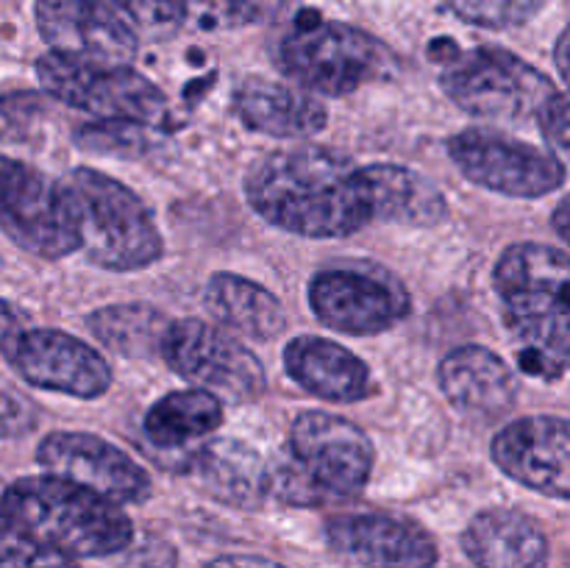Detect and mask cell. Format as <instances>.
<instances>
[{"label":"cell","mask_w":570,"mask_h":568,"mask_svg":"<svg viewBox=\"0 0 570 568\" xmlns=\"http://www.w3.org/2000/svg\"><path fill=\"white\" fill-rule=\"evenodd\" d=\"M245 198L262 221L298 237H345L376 221L362 167L315 145L256 159L245 173Z\"/></svg>","instance_id":"obj_1"},{"label":"cell","mask_w":570,"mask_h":568,"mask_svg":"<svg viewBox=\"0 0 570 568\" xmlns=\"http://www.w3.org/2000/svg\"><path fill=\"white\" fill-rule=\"evenodd\" d=\"M495 293L521 368L557 379L570 371V256L543 243H515L499 256Z\"/></svg>","instance_id":"obj_2"},{"label":"cell","mask_w":570,"mask_h":568,"mask_svg":"<svg viewBox=\"0 0 570 568\" xmlns=\"http://www.w3.org/2000/svg\"><path fill=\"white\" fill-rule=\"evenodd\" d=\"M3 527L70 557L120 555L134 540L131 518L117 501L53 473L6 488Z\"/></svg>","instance_id":"obj_3"},{"label":"cell","mask_w":570,"mask_h":568,"mask_svg":"<svg viewBox=\"0 0 570 568\" xmlns=\"http://www.w3.org/2000/svg\"><path fill=\"white\" fill-rule=\"evenodd\" d=\"M376 451L371 438L334 412H301L289 427L287 457L271 466V496L309 507L354 499L371 479Z\"/></svg>","instance_id":"obj_4"},{"label":"cell","mask_w":570,"mask_h":568,"mask_svg":"<svg viewBox=\"0 0 570 568\" xmlns=\"http://www.w3.org/2000/svg\"><path fill=\"white\" fill-rule=\"evenodd\" d=\"M81 217V251L92 265L115 273L150 267L165 243L148 206L137 193L106 173L76 167L65 178Z\"/></svg>","instance_id":"obj_5"},{"label":"cell","mask_w":570,"mask_h":568,"mask_svg":"<svg viewBox=\"0 0 570 568\" xmlns=\"http://www.w3.org/2000/svg\"><path fill=\"white\" fill-rule=\"evenodd\" d=\"M393 53L367 31L304 14L278 45V67L309 92H356L393 70Z\"/></svg>","instance_id":"obj_6"},{"label":"cell","mask_w":570,"mask_h":568,"mask_svg":"<svg viewBox=\"0 0 570 568\" xmlns=\"http://www.w3.org/2000/svg\"><path fill=\"white\" fill-rule=\"evenodd\" d=\"M443 92L468 115L495 126L538 120L560 89L546 72L504 48H476L449 61Z\"/></svg>","instance_id":"obj_7"},{"label":"cell","mask_w":570,"mask_h":568,"mask_svg":"<svg viewBox=\"0 0 570 568\" xmlns=\"http://www.w3.org/2000/svg\"><path fill=\"white\" fill-rule=\"evenodd\" d=\"M37 78L56 100L115 123L156 126L167 117V95L128 65H98L65 53H45Z\"/></svg>","instance_id":"obj_8"},{"label":"cell","mask_w":570,"mask_h":568,"mask_svg":"<svg viewBox=\"0 0 570 568\" xmlns=\"http://www.w3.org/2000/svg\"><path fill=\"white\" fill-rule=\"evenodd\" d=\"M0 223L11 243L42 259L81 251V217L70 187L11 156L0 167Z\"/></svg>","instance_id":"obj_9"},{"label":"cell","mask_w":570,"mask_h":568,"mask_svg":"<svg viewBox=\"0 0 570 568\" xmlns=\"http://www.w3.org/2000/svg\"><path fill=\"white\" fill-rule=\"evenodd\" d=\"M309 306L323 326L371 337L406 317L410 293L376 262H334L312 276Z\"/></svg>","instance_id":"obj_10"},{"label":"cell","mask_w":570,"mask_h":568,"mask_svg":"<svg viewBox=\"0 0 570 568\" xmlns=\"http://www.w3.org/2000/svg\"><path fill=\"white\" fill-rule=\"evenodd\" d=\"M161 356L178 376L232 404L256 401L265 393L267 376L259 356L232 332L198 317L170 323Z\"/></svg>","instance_id":"obj_11"},{"label":"cell","mask_w":570,"mask_h":568,"mask_svg":"<svg viewBox=\"0 0 570 568\" xmlns=\"http://www.w3.org/2000/svg\"><path fill=\"white\" fill-rule=\"evenodd\" d=\"M449 156L468 182L510 198H543L566 182V165L551 150L493 128L454 134Z\"/></svg>","instance_id":"obj_12"},{"label":"cell","mask_w":570,"mask_h":568,"mask_svg":"<svg viewBox=\"0 0 570 568\" xmlns=\"http://www.w3.org/2000/svg\"><path fill=\"white\" fill-rule=\"evenodd\" d=\"M33 20L53 53L131 65L139 37L115 0H33Z\"/></svg>","instance_id":"obj_13"},{"label":"cell","mask_w":570,"mask_h":568,"mask_svg":"<svg viewBox=\"0 0 570 568\" xmlns=\"http://www.w3.org/2000/svg\"><path fill=\"white\" fill-rule=\"evenodd\" d=\"M37 462L45 473L83 484L117 505H139L150 496V473L100 434L50 432L37 445Z\"/></svg>","instance_id":"obj_14"},{"label":"cell","mask_w":570,"mask_h":568,"mask_svg":"<svg viewBox=\"0 0 570 568\" xmlns=\"http://www.w3.org/2000/svg\"><path fill=\"white\" fill-rule=\"evenodd\" d=\"M33 388L76 399H98L111 388V368L92 345L59 329H28L6 354Z\"/></svg>","instance_id":"obj_15"},{"label":"cell","mask_w":570,"mask_h":568,"mask_svg":"<svg viewBox=\"0 0 570 568\" xmlns=\"http://www.w3.org/2000/svg\"><path fill=\"white\" fill-rule=\"evenodd\" d=\"M493 460L510 479L551 499H570V421L518 418L493 438Z\"/></svg>","instance_id":"obj_16"},{"label":"cell","mask_w":570,"mask_h":568,"mask_svg":"<svg viewBox=\"0 0 570 568\" xmlns=\"http://www.w3.org/2000/svg\"><path fill=\"white\" fill-rule=\"evenodd\" d=\"M334 551L365 568H434L438 543L421 523L387 512H354L326 523Z\"/></svg>","instance_id":"obj_17"},{"label":"cell","mask_w":570,"mask_h":568,"mask_svg":"<svg viewBox=\"0 0 570 568\" xmlns=\"http://www.w3.org/2000/svg\"><path fill=\"white\" fill-rule=\"evenodd\" d=\"M438 382L445 399L473 418H499L518 399V379L495 351L484 345H462L451 351L438 368Z\"/></svg>","instance_id":"obj_18"},{"label":"cell","mask_w":570,"mask_h":568,"mask_svg":"<svg viewBox=\"0 0 570 568\" xmlns=\"http://www.w3.org/2000/svg\"><path fill=\"white\" fill-rule=\"evenodd\" d=\"M234 109L250 131L278 139L312 137L328 123L326 106L309 89L259 76L245 78L234 89Z\"/></svg>","instance_id":"obj_19"},{"label":"cell","mask_w":570,"mask_h":568,"mask_svg":"<svg viewBox=\"0 0 570 568\" xmlns=\"http://www.w3.org/2000/svg\"><path fill=\"white\" fill-rule=\"evenodd\" d=\"M284 368L306 393L334 404H354L367 399L373 390L371 368L354 351L317 334L289 340L284 349Z\"/></svg>","instance_id":"obj_20"},{"label":"cell","mask_w":570,"mask_h":568,"mask_svg":"<svg viewBox=\"0 0 570 568\" xmlns=\"http://www.w3.org/2000/svg\"><path fill=\"white\" fill-rule=\"evenodd\" d=\"M476 568H549V538L534 518L507 507L476 512L462 532Z\"/></svg>","instance_id":"obj_21"},{"label":"cell","mask_w":570,"mask_h":568,"mask_svg":"<svg viewBox=\"0 0 570 568\" xmlns=\"http://www.w3.org/2000/svg\"><path fill=\"white\" fill-rule=\"evenodd\" d=\"M189 473L215 499L234 507H259L271 496V466L243 440H209L189 457Z\"/></svg>","instance_id":"obj_22"},{"label":"cell","mask_w":570,"mask_h":568,"mask_svg":"<svg viewBox=\"0 0 570 568\" xmlns=\"http://www.w3.org/2000/svg\"><path fill=\"white\" fill-rule=\"evenodd\" d=\"M373 217L412 228H432L449 217V200L434 182L404 165L362 167Z\"/></svg>","instance_id":"obj_23"},{"label":"cell","mask_w":570,"mask_h":568,"mask_svg":"<svg viewBox=\"0 0 570 568\" xmlns=\"http://www.w3.org/2000/svg\"><path fill=\"white\" fill-rule=\"evenodd\" d=\"M204 304L220 326L250 340H273L287 329L282 301L262 284L237 273H215L204 287Z\"/></svg>","instance_id":"obj_24"},{"label":"cell","mask_w":570,"mask_h":568,"mask_svg":"<svg viewBox=\"0 0 570 568\" xmlns=\"http://www.w3.org/2000/svg\"><path fill=\"white\" fill-rule=\"evenodd\" d=\"M223 401L204 388L167 393L145 415V434L159 449H181L220 429Z\"/></svg>","instance_id":"obj_25"},{"label":"cell","mask_w":570,"mask_h":568,"mask_svg":"<svg viewBox=\"0 0 570 568\" xmlns=\"http://www.w3.org/2000/svg\"><path fill=\"white\" fill-rule=\"evenodd\" d=\"M87 326L104 349L128 360H145L161 354L170 321L150 304H109L95 310Z\"/></svg>","instance_id":"obj_26"},{"label":"cell","mask_w":570,"mask_h":568,"mask_svg":"<svg viewBox=\"0 0 570 568\" xmlns=\"http://www.w3.org/2000/svg\"><path fill=\"white\" fill-rule=\"evenodd\" d=\"M139 39H167L189 17L187 0H115Z\"/></svg>","instance_id":"obj_27"},{"label":"cell","mask_w":570,"mask_h":568,"mask_svg":"<svg viewBox=\"0 0 570 568\" xmlns=\"http://www.w3.org/2000/svg\"><path fill=\"white\" fill-rule=\"evenodd\" d=\"M543 3L546 0H451V9L476 26L510 28L538 14Z\"/></svg>","instance_id":"obj_28"},{"label":"cell","mask_w":570,"mask_h":568,"mask_svg":"<svg viewBox=\"0 0 570 568\" xmlns=\"http://www.w3.org/2000/svg\"><path fill=\"white\" fill-rule=\"evenodd\" d=\"M0 568H78L70 555L37 543L14 529L3 527L0 540Z\"/></svg>","instance_id":"obj_29"},{"label":"cell","mask_w":570,"mask_h":568,"mask_svg":"<svg viewBox=\"0 0 570 568\" xmlns=\"http://www.w3.org/2000/svg\"><path fill=\"white\" fill-rule=\"evenodd\" d=\"M538 123L557 159L570 167V92H557L543 106Z\"/></svg>","instance_id":"obj_30"},{"label":"cell","mask_w":570,"mask_h":568,"mask_svg":"<svg viewBox=\"0 0 570 568\" xmlns=\"http://www.w3.org/2000/svg\"><path fill=\"white\" fill-rule=\"evenodd\" d=\"M234 17L248 22H276L293 14L301 0H220Z\"/></svg>","instance_id":"obj_31"},{"label":"cell","mask_w":570,"mask_h":568,"mask_svg":"<svg viewBox=\"0 0 570 568\" xmlns=\"http://www.w3.org/2000/svg\"><path fill=\"white\" fill-rule=\"evenodd\" d=\"M206 568H284L282 562L267 560L259 555H223L217 560H212Z\"/></svg>","instance_id":"obj_32"},{"label":"cell","mask_w":570,"mask_h":568,"mask_svg":"<svg viewBox=\"0 0 570 568\" xmlns=\"http://www.w3.org/2000/svg\"><path fill=\"white\" fill-rule=\"evenodd\" d=\"M26 332V323H22V317H17L14 304H3V354H9Z\"/></svg>","instance_id":"obj_33"},{"label":"cell","mask_w":570,"mask_h":568,"mask_svg":"<svg viewBox=\"0 0 570 568\" xmlns=\"http://www.w3.org/2000/svg\"><path fill=\"white\" fill-rule=\"evenodd\" d=\"M554 61H557V70H560V76L566 78V84L570 87V26L560 33V39H557Z\"/></svg>","instance_id":"obj_34"},{"label":"cell","mask_w":570,"mask_h":568,"mask_svg":"<svg viewBox=\"0 0 570 568\" xmlns=\"http://www.w3.org/2000/svg\"><path fill=\"white\" fill-rule=\"evenodd\" d=\"M551 223H554V232L560 234V237L570 245V195H566V198L557 204L554 221H551Z\"/></svg>","instance_id":"obj_35"}]
</instances>
